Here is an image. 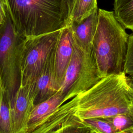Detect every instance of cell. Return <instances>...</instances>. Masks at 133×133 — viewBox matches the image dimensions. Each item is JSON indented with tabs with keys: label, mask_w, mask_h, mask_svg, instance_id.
<instances>
[{
	"label": "cell",
	"mask_w": 133,
	"mask_h": 133,
	"mask_svg": "<svg viewBox=\"0 0 133 133\" xmlns=\"http://www.w3.org/2000/svg\"><path fill=\"white\" fill-rule=\"evenodd\" d=\"M133 111V93L123 72L102 77L48 115L41 123V133H58L84 119L106 118Z\"/></svg>",
	"instance_id": "obj_1"
},
{
	"label": "cell",
	"mask_w": 133,
	"mask_h": 133,
	"mask_svg": "<svg viewBox=\"0 0 133 133\" xmlns=\"http://www.w3.org/2000/svg\"><path fill=\"white\" fill-rule=\"evenodd\" d=\"M17 31L26 37L66 26L64 0H6Z\"/></svg>",
	"instance_id": "obj_2"
},
{
	"label": "cell",
	"mask_w": 133,
	"mask_h": 133,
	"mask_svg": "<svg viewBox=\"0 0 133 133\" xmlns=\"http://www.w3.org/2000/svg\"><path fill=\"white\" fill-rule=\"evenodd\" d=\"M128 37L113 11L98 9V21L92 48L101 78L124 72Z\"/></svg>",
	"instance_id": "obj_3"
},
{
	"label": "cell",
	"mask_w": 133,
	"mask_h": 133,
	"mask_svg": "<svg viewBox=\"0 0 133 133\" xmlns=\"http://www.w3.org/2000/svg\"><path fill=\"white\" fill-rule=\"evenodd\" d=\"M27 37L17 31L8 9L0 28V81L10 101L21 85L22 56Z\"/></svg>",
	"instance_id": "obj_4"
},
{
	"label": "cell",
	"mask_w": 133,
	"mask_h": 133,
	"mask_svg": "<svg viewBox=\"0 0 133 133\" xmlns=\"http://www.w3.org/2000/svg\"><path fill=\"white\" fill-rule=\"evenodd\" d=\"M61 30L28 37L21 60L20 86L31 89L36 83L46 62L55 51Z\"/></svg>",
	"instance_id": "obj_5"
},
{
	"label": "cell",
	"mask_w": 133,
	"mask_h": 133,
	"mask_svg": "<svg viewBox=\"0 0 133 133\" xmlns=\"http://www.w3.org/2000/svg\"><path fill=\"white\" fill-rule=\"evenodd\" d=\"M101 78L94 53H83L73 42L72 55L59 90L64 96V103L88 89Z\"/></svg>",
	"instance_id": "obj_6"
},
{
	"label": "cell",
	"mask_w": 133,
	"mask_h": 133,
	"mask_svg": "<svg viewBox=\"0 0 133 133\" xmlns=\"http://www.w3.org/2000/svg\"><path fill=\"white\" fill-rule=\"evenodd\" d=\"M34 96L29 89L20 86L11 101L10 116L13 133H26Z\"/></svg>",
	"instance_id": "obj_7"
},
{
	"label": "cell",
	"mask_w": 133,
	"mask_h": 133,
	"mask_svg": "<svg viewBox=\"0 0 133 133\" xmlns=\"http://www.w3.org/2000/svg\"><path fill=\"white\" fill-rule=\"evenodd\" d=\"M73 50V39L71 28L66 26L61 29L56 47L54 70L55 78L59 89L63 83L65 71Z\"/></svg>",
	"instance_id": "obj_8"
},
{
	"label": "cell",
	"mask_w": 133,
	"mask_h": 133,
	"mask_svg": "<svg viewBox=\"0 0 133 133\" xmlns=\"http://www.w3.org/2000/svg\"><path fill=\"white\" fill-rule=\"evenodd\" d=\"M55 52V51L46 62L34 86L29 89L34 96V105L49 99L59 90L54 75Z\"/></svg>",
	"instance_id": "obj_9"
},
{
	"label": "cell",
	"mask_w": 133,
	"mask_h": 133,
	"mask_svg": "<svg viewBox=\"0 0 133 133\" xmlns=\"http://www.w3.org/2000/svg\"><path fill=\"white\" fill-rule=\"evenodd\" d=\"M98 21V9L79 22L69 25L74 43L84 54L93 52L92 42Z\"/></svg>",
	"instance_id": "obj_10"
},
{
	"label": "cell",
	"mask_w": 133,
	"mask_h": 133,
	"mask_svg": "<svg viewBox=\"0 0 133 133\" xmlns=\"http://www.w3.org/2000/svg\"><path fill=\"white\" fill-rule=\"evenodd\" d=\"M64 103V96L58 91L49 99L35 105L30 115L26 133L35 129L48 115Z\"/></svg>",
	"instance_id": "obj_11"
},
{
	"label": "cell",
	"mask_w": 133,
	"mask_h": 133,
	"mask_svg": "<svg viewBox=\"0 0 133 133\" xmlns=\"http://www.w3.org/2000/svg\"><path fill=\"white\" fill-rule=\"evenodd\" d=\"M114 14L123 26L133 31V0H115Z\"/></svg>",
	"instance_id": "obj_12"
},
{
	"label": "cell",
	"mask_w": 133,
	"mask_h": 133,
	"mask_svg": "<svg viewBox=\"0 0 133 133\" xmlns=\"http://www.w3.org/2000/svg\"><path fill=\"white\" fill-rule=\"evenodd\" d=\"M11 101L0 81V133H13L10 116Z\"/></svg>",
	"instance_id": "obj_13"
},
{
	"label": "cell",
	"mask_w": 133,
	"mask_h": 133,
	"mask_svg": "<svg viewBox=\"0 0 133 133\" xmlns=\"http://www.w3.org/2000/svg\"><path fill=\"white\" fill-rule=\"evenodd\" d=\"M97 9V0H75L67 26L79 22Z\"/></svg>",
	"instance_id": "obj_14"
},
{
	"label": "cell",
	"mask_w": 133,
	"mask_h": 133,
	"mask_svg": "<svg viewBox=\"0 0 133 133\" xmlns=\"http://www.w3.org/2000/svg\"><path fill=\"white\" fill-rule=\"evenodd\" d=\"M104 118L121 133H133V111Z\"/></svg>",
	"instance_id": "obj_15"
},
{
	"label": "cell",
	"mask_w": 133,
	"mask_h": 133,
	"mask_svg": "<svg viewBox=\"0 0 133 133\" xmlns=\"http://www.w3.org/2000/svg\"><path fill=\"white\" fill-rule=\"evenodd\" d=\"M87 126L96 133H121L104 118H91L81 121L79 125Z\"/></svg>",
	"instance_id": "obj_16"
},
{
	"label": "cell",
	"mask_w": 133,
	"mask_h": 133,
	"mask_svg": "<svg viewBox=\"0 0 133 133\" xmlns=\"http://www.w3.org/2000/svg\"><path fill=\"white\" fill-rule=\"evenodd\" d=\"M124 72L127 75H133V33L129 35L127 55L124 68Z\"/></svg>",
	"instance_id": "obj_17"
},
{
	"label": "cell",
	"mask_w": 133,
	"mask_h": 133,
	"mask_svg": "<svg viewBox=\"0 0 133 133\" xmlns=\"http://www.w3.org/2000/svg\"><path fill=\"white\" fill-rule=\"evenodd\" d=\"M58 133H96L90 128L83 125H75L66 126Z\"/></svg>",
	"instance_id": "obj_18"
},
{
	"label": "cell",
	"mask_w": 133,
	"mask_h": 133,
	"mask_svg": "<svg viewBox=\"0 0 133 133\" xmlns=\"http://www.w3.org/2000/svg\"><path fill=\"white\" fill-rule=\"evenodd\" d=\"M8 12V7L6 0H0V28L5 23Z\"/></svg>",
	"instance_id": "obj_19"
},
{
	"label": "cell",
	"mask_w": 133,
	"mask_h": 133,
	"mask_svg": "<svg viewBox=\"0 0 133 133\" xmlns=\"http://www.w3.org/2000/svg\"><path fill=\"white\" fill-rule=\"evenodd\" d=\"M75 0H64V4H65V11L67 18V24L69 21V19L75 3ZM67 26V25H66Z\"/></svg>",
	"instance_id": "obj_20"
},
{
	"label": "cell",
	"mask_w": 133,
	"mask_h": 133,
	"mask_svg": "<svg viewBox=\"0 0 133 133\" xmlns=\"http://www.w3.org/2000/svg\"><path fill=\"white\" fill-rule=\"evenodd\" d=\"M129 77V82L130 86V87L131 88L132 93H133V75L130 76H128Z\"/></svg>",
	"instance_id": "obj_21"
}]
</instances>
